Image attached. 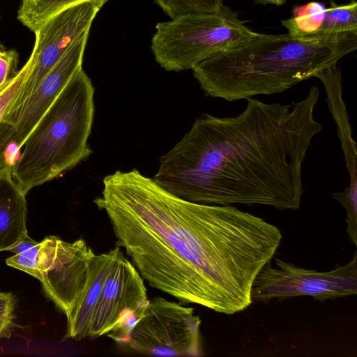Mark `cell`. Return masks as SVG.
Returning a JSON list of instances; mask_svg holds the SVG:
<instances>
[{
	"mask_svg": "<svg viewBox=\"0 0 357 357\" xmlns=\"http://www.w3.org/2000/svg\"><path fill=\"white\" fill-rule=\"evenodd\" d=\"M93 202L149 285L182 303L232 314L282 239L280 229L238 208L181 199L134 169L103 179Z\"/></svg>",
	"mask_w": 357,
	"mask_h": 357,
	"instance_id": "6da1fadb",
	"label": "cell"
},
{
	"mask_svg": "<svg viewBox=\"0 0 357 357\" xmlns=\"http://www.w3.org/2000/svg\"><path fill=\"white\" fill-rule=\"evenodd\" d=\"M319 97V89L312 86L304 98L289 105L252 98L236 116L202 114L160 158L153 180L192 202L297 210L302 165L323 128L314 116Z\"/></svg>",
	"mask_w": 357,
	"mask_h": 357,
	"instance_id": "7a4b0ae2",
	"label": "cell"
},
{
	"mask_svg": "<svg viewBox=\"0 0 357 357\" xmlns=\"http://www.w3.org/2000/svg\"><path fill=\"white\" fill-rule=\"evenodd\" d=\"M357 32L294 37L261 33L192 70L206 95L227 101L283 92L356 50Z\"/></svg>",
	"mask_w": 357,
	"mask_h": 357,
	"instance_id": "3957f363",
	"label": "cell"
},
{
	"mask_svg": "<svg viewBox=\"0 0 357 357\" xmlns=\"http://www.w3.org/2000/svg\"><path fill=\"white\" fill-rule=\"evenodd\" d=\"M149 301L142 277L119 246L100 255L89 246L66 316V336L80 340L107 335L127 343Z\"/></svg>",
	"mask_w": 357,
	"mask_h": 357,
	"instance_id": "277c9868",
	"label": "cell"
},
{
	"mask_svg": "<svg viewBox=\"0 0 357 357\" xmlns=\"http://www.w3.org/2000/svg\"><path fill=\"white\" fill-rule=\"evenodd\" d=\"M94 91L91 79L80 69L29 135L11 171L25 195L92 153L88 139L94 117Z\"/></svg>",
	"mask_w": 357,
	"mask_h": 357,
	"instance_id": "5b68a950",
	"label": "cell"
},
{
	"mask_svg": "<svg viewBox=\"0 0 357 357\" xmlns=\"http://www.w3.org/2000/svg\"><path fill=\"white\" fill-rule=\"evenodd\" d=\"M258 34L223 4L215 13L186 15L158 23L151 49L162 68L178 72L192 70L213 54Z\"/></svg>",
	"mask_w": 357,
	"mask_h": 357,
	"instance_id": "8992f818",
	"label": "cell"
},
{
	"mask_svg": "<svg viewBox=\"0 0 357 357\" xmlns=\"http://www.w3.org/2000/svg\"><path fill=\"white\" fill-rule=\"evenodd\" d=\"M271 259L254 280L251 288L252 301L268 303L273 299L301 296L324 301L357 294L356 253L347 264L325 272L298 267L278 258H274L276 267H273Z\"/></svg>",
	"mask_w": 357,
	"mask_h": 357,
	"instance_id": "52a82bcc",
	"label": "cell"
},
{
	"mask_svg": "<svg viewBox=\"0 0 357 357\" xmlns=\"http://www.w3.org/2000/svg\"><path fill=\"white\" fill-rule=\"evenodd\" d=\"M200 325L193 308L155 297L149 301L127 343L149 356H199L203 354Z\"/></svg>",
	"mask_w": 357,
	"mask_h": 357,
	"instance_id": "ba28073f",
	"label": "cell"
},
{
	"mask_svg": "<svg viewBox=\"0 0 357 357\" xmlns=\"http://www.w3.org/2000/svg\"><path fill=\"white\" fill-rule=\"evenodd\" d=\"M106 2V0H87L73 4L52 16L34 32V46L24 66L26 77L6 112L18 107L70 47L90 30L95 17Z\"/></svg>",
	"mask_w": 357,
	"mask_h": 357,
	"instance_id": "9c48e42d",
	"label": "cell"
},
{
	"mask_svg": "<svg viewBox=\"0 0 357 357\" xmlns=\"http://www.w3.org/2000/svg\"><path fill=\"white\" fill-rule=\"evenodd\" d=\"M89 31L85 32L42 79L34 91L1 122L6 137L19 149L70 78L82 68Z\"/></svg>",
	"mask_w": 357,
	"mask_h": 357,
	"instance_id": "30bf717a",
	"label": "cell"
},
{
	"mask_svg": "<svg viewBox=\"0 0 357 357\" xmlns=\"http://www.w3.org/2000/svg\"><path fill=\"white\" fill-rule=\"evenodd\" d=\"M314 77L321 80L326 92V101L337 128V134L349 174V185L342 192L349 197L357 198V153L352 137L346 105L342 96L341 68L337 64L319 71Z\"/></svg>",
	"mask_w": 357,
	"mask_h": 357,
	"instance_id": "8fae6325",
	"label": "cell"
},
{
	"mask_svg": "<svg viewBox=\"0 0 357 357\" xmlns=\"http://www.w3.org/2000/svg\"><path fill=\"white\" fill-rule=\"evenodd\" d=\"M26 195L11 172L0 174V252L8 251L28 234Z\"/></svg>",
	"mask_w": 357,
	"mask_h": 357,
	"instance_id": "7c38bea8",
	"label": "cell"
},
{
	"mask_svg": "<svg viewBox=\"0 0 357 357\" xmlns=\"http://www.w3.org/2000/svg\"><path fill=\"white\" fill-rule=\"evenodd\" d=\"M84 1L87 0H20L17 18L34 33L59 12Z\"/></svg>",
	"mask_w": 357,
	"mask_h": 357,
	"instance_id": "4fadbf2b",
	"label": "cell"
},
{
	"mask_svg": "<svg viewBox=\"0 0 357 357\" xmlns=\"http://www.w3.org/2000/svg\"><path fill=\"white\" fill-rule=\"evenodd\" d=\"M324 4L312 1L293 10V16L282 20V24L288 33L294 37H305L315 34L319 30L325 17Z\"/></svg>",
	"mask_w": 357,
	"mask_h": 357,
	"instance_id": "5bb4252c",
	"label": "cell"
},
{
	"mask_svg": "<svg viewBox=\"0 0 357 357\" xmlns=\"http://www.w3.org/2000/svg\"><path fill=\"white\" fill-rule=\"evenodd\" d=\"M357 32V2L339 5L333 1L326 8L325 17L318 34H337Z\"/></svg>",
	"mask_w": 357,
	"mask_h": 357,
	"instance_id": "9a60e30c",
	"label": "cell"
},
{
	"mask_svg": "<svg viewBox=\"0 0 357 357\" xmlns=\"http://www.w3.org/2000/svg\"><path fill=\"white\" fill-rule=\"evenodd\" d=\"M171 19L190 14L215 13L223 0H153Z\"/></svg>",
	"mask_w": 357,
	"mask_h": 357,
	"instance_id": "2e32d148",
	"label": "cell"
},
{
	"mask_svg": "<svg viewBox=\"0 0 357 357\" xmlns=\"http://www.w3.org/2000/svg\"><path fill=\"white\" fill-rule=\"evenodd\" d=\"M40 242H36L17 254L6 259L8 266L24 271L32 275L39 281L41 280V274L38 268V256Z\"/></svg>",
	"mask_w": 357,
	"mask_h": 357,
	"instance_id": "e0dca14e",
	"label": "cell"
},
{
	"mask_svg": "<svg viewBox=\"0 0 357 357\" xmlns=\"http://www.w3.org/2000/svg\"><path fill=\"white\" fill-rule=\"evenodd\" d=\"M15 297L12 292L0 291V340L10 337L16 326Z\"/></svg>",
	"mask_w": 357,
	"mask_h": 357,
	"instance_id": "ac0fdd59",
	"label": "cell"
},
{
	"mask_svg": "<svg viewBox=\"0 0 357 357\" xmlns=\"http://www.w3.org/2000/svg\"><path fill=\"white\" fill-rule=\"evenodd\" d=\"M18 61V53L15 50H6L0 47V93L17 75Z\"/></svg>",
	"mask_w": 357,
	"mask_h": 357,
	"instance_id": "d6986e66",
	"label": "cell"
},
{
	"mask_svg": "<svg viewBox=\"0 0 357 357\" xmlns=\"http://www.w3.org/2000/svg\"><path fill=\"white\" fill-rule=\"evenodd\" d=\"M26 77V69L23 66L15 78L0 93V123L6 111L15 99L20 86Z\"/></svg>",
	"mask_w": 357,
	"mask_h": 357,
	"instance_id": "ffe728a7",
	"label": "cell"
},
{
	"mask_svg": "<svg viewBox=\"0 0 357 357\" xmlns=\"http://www.w3.org/2000/svg\"><path fill=\"white\" fill-rule=\"evenodd\" d=\"M286 1L287 0H255V2L258 4H272L277 6L283 5Z\"/></svg>",
	"mask_w": 357,
	"mask_h": 357,
	"instance_id": "44dd1931",
	"label": "cell"
}]
</instances>
